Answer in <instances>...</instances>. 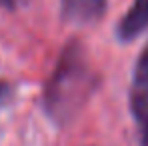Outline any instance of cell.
Segmentation results:
<instances>
[{
    "mask_svg": "<svg viewBox=\"0 0 148 146\" xmlns=\"http://www.w3.org/2000/svg\"><path fill=\"white\" fill-rule=\"evenodd\" d=\"M148 28V0H134L116 26L120 42H132Z\"/></svg>",
    "mask_w": 148,
    "mask_h": 146,
    "instance_id": "obj_3",
    "label": "cell"
},
{
    "mask_svg": "<svg viewBox=\"0 0 148 146\" xmlns=\"http://www.w3.org/2000/svg\"><path fill=\"white\" fill-rule=\"evenodd\" d=\"M106 10V0H62V18L72 24H90Z\"/></svg>",
    "mask_w": 148,
    "mask_h": 146,
    "instance_id": "obj_4",
    "label": "cell"
},
{
    "mask_svg": "<svg viewBox=\"0 0 148 146\" xmlns=\"http://www.w3.org/2000/svg\"><path fill=\"white\" fill-rule=\"evenodd\" d=\"M94 88V74L90 60L78 40H72L62 50L58 64L44 92V108L58 124H68L82 110Z\"/></svg>",
    "mask_w": 148,
    "mask_h": 146,
    "instance_id": "obj_1",
    "label": "cell"
},
{
    "mask_svg": "<svg viewBox=\"0 0 148 146\" xmlns=\"http://www.w3.org/2000/svg\"><path fill=\"white\" fill-rule=\"evenodd\" d=\"M10 98H12V86L0 80V106H4Z\"/></svg>",
    "mask_w": 148,
    "mask_h": 146,
    "instance_id": "obj_5",
    "label": "cell"
},
{
    "mask_svg": "<svg viewBox=\"0 0 148 146\" xmlns=\"http://www.w3.org/2000/svg\"><path fill=\"white\" fill-rule=\"evenodd\" d=\"M0 6H4V8H12V6H14V0H0Z\"/></svg>",
    "mask_w": 148,
    "mask_h": 146,
    "instance_id": "obj_6",
    "label": "cell"
},
{
    "mask_svg": "<svg viewBox=\"0 0 148 146\" xmlns=\"http://www.w3.org/2000/svg\"><path fill=\"white\" fill-rule=\"evenodd\" d=\"M130 110L138 128L140 146H148V44L140 52L130 88Z\"/></svg>",
    "mask_w": 148,
    "mask_h": 146,
    "instance_id": "obj_2",
    "label": "cell"
}]
</instances>
